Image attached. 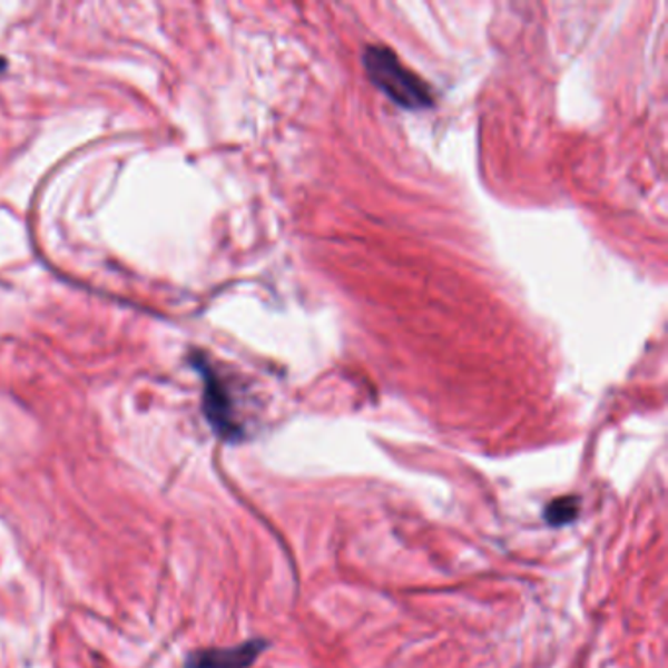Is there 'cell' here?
Segmentation results:
<instances>
[{
	"instance_id": "cell-2",
	"label": "cell",
	"mask_w": 668,
	"mask_h": 668,
	"mask_svg": "<svg viewBox=\"0 0 668 668\" xmlns=\"http://www.w3.org/2000/svg\"><path fill=\"white\" fill-rule=\"evenodd\" d=\"M195 365L203 373L204 416L213 425L214 433L229 443L244 440V425L237 420L236 404L234 396L229 394L228 384L203 358L196 361Z\"/></svg>"
},
{
	"instance_id": "cell-4",
	"label": "cell",
	"mask_w": 668,
	"mask_h": 668,
	"mask_svg": "<svg viewBox=\"0 0 668 668\" xmlns=\"http://www.w3.org/2000/svg\"><path fill=\"white\" fill-rule=\"evenodd\" d=\"M580 513V498L574 494H567V497L554 498L551 500L546 508V522L551 528H562V525H569L579 518Z\"/></svg>"
},
{
	"instance_id": "cell-1",
	"label": "cell",
	"mask_w": 668,
	"mask_h": 668,
	"mask_svg": "<svg viewBox=\"0 0 668 668\" xmlns=\"http://www.w3.org/2000/svg\"><path fill=\"white\" fill-rule=\"evenodd\" d=\"M363 66L376 89L383 90L394 105L406 110H424L433 107L432 87L412 73L391 48L367 46Z\"/></svg>"
},
{
	"instance_id": "cell-3",
	"label": "cell",
	"mask_w": 668,
	"mask_h": 668,
	"mask_svg": "<svg viewBox=\"0 0 668 668\" xmlns=\"http://www.w3.org/2000/svg\"><path fill=\"white\" fill-rule=\"evenodd\" d=\"M267 647L269 641L265 639H249L234 647L200 649L188 655L185 668H252Z\"/></svg>"
}]
</instances>
